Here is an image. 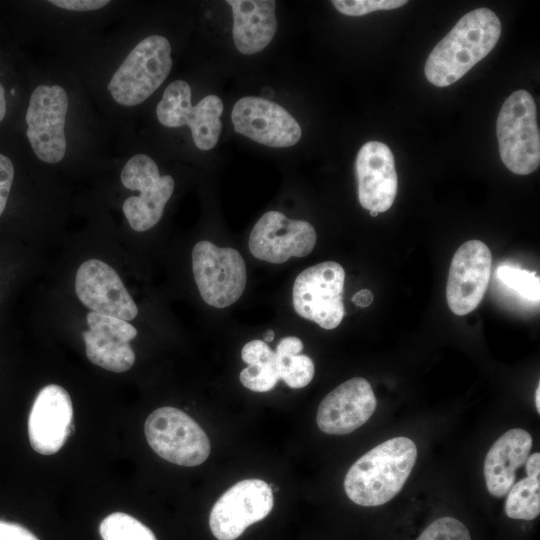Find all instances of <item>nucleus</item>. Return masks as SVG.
I'll return each mask as SVG.
<instances>
[{"instance_id":"obj_18","label":"nucleus","mask_w":540,"mask_h":540,"mask_svg":"<svg viewBox=\"0 0 540 540\" xmlns=\"http://www.w3.org/2000/svg\"><path fill=\"white\" fill-rule=\"evenodd\" d=\"M355 171L360 205L378 213L394 203L398 177L390 148L380 141H368L359 150Z\"/></svg>"},{"instance_id":"obj_28","label":"nucleus","mask_w":540,"mask_h":540,"mask_svg":"<svg viewBox=\"0 0 540 540\" xmlns=\"http://www.w3.org/2000/svg\"><path fill=\"white\" fill-rule=\"evenodd\" d=\"M406 0H334L333 6L347 16H363L377 10L400 8Z\"/></svg>"},{"instance_id":"obj_6","label":"nucleus","mask_w":540,"mask_h":540,"mask_svg":"<svg viewBox=\"0 0 540 540\" xmlns=\"http://www.w3.org/2000/svg\"><path fill=\"white\" fill-rule=\"evenodd\" d=\"M344 282V268L335 261H324L306 268L293 284L294 310L324 329L338 327L345 315Z\"/></svg>"},{"instance_id":"obj_30","label":"nucleus","mask_w":540,"mask_h":540,"mask_svg":"<svg viewBox=\"0 0 540 540\" xmlns=\"http://www.w3.org/2000/svg\"><path fill=\"white\" fill-rule=\"evenodd\" d=\"M0 540H39L24 526L0 520Z\"/></svg>"},{"instance_id":"obj_16","label":"nucleus","mask_w":540,"mask_h":540,"mask_svg":"<svg viewBox=\"0 0 540 540\" xmlns=\"http://www.w3.org/2000/svg\"><path fill=\"white\" fill-rule=\"evenodd\" d=\"M72 420L73 405L68 392L57 384L43 387L28 417L31 447L42 455L55 454L69 437Z\"/></svg>"},{"instance_id":"obj_9","label":"nucleus","mask_w":540,"mask_h":540,"mask_svg":"<svg viewBox=\"0 0 540 540\" xmlns=\"http://www.w3.org/2000/svg\"><path fill=\"white\" fill-rule=\"evenodd\" d=\"M223 112L222 100L216 95H207L197 105L191 104V88L186 81L170 83L156 107L158 121L166 127L188 126L196 147L210 150L220 136Z\"/></svg>"},{"instance_id":"obj_5","label":"nucleus","mask_w":540,"mask_h":540,"mask_svg":"<svg viewBox=\"0 0 540 540\" xmlns=\"http://www.w3.org/2000/svg\"><path fill=\"white\" fill-rule=\"evenodd\" d=\"M146 440L161 458L181 466H197L208 458L211 445L205 431L175 407L154 410L144 425Z\"/></svg>"},{"instance_id":"obj_33","label":"nucleus","mask_w":540,"mask_h":540,"mask_svg":"<svg viewBox=\"0 0 540 540\" xmlns=\"http://www.w3.org/2000/svg\"><path fill=\"white\" fill-rule=\"evenodd\" d=\"M526 463L527 475H540V453L528 456Z\"/></svg>"},{"instance_id":"obj_27","label":"nucleus","mask_w":540,"mask_h":540,"mask_svg":"<svg viewBox=\"0 0 540 540\" xmlns=\"http://www.w3.org/2000/svg\"><path fill=\"white\" fill-rule=\"evenodd\" d=\"M416 540H471V536L458 519L442 517L432 522Z\"/></svg>"},{"instance_id":"obj_22","label":"nucleus","mask_w":540,"mask_h":540,"mask_svg":"<svg viewBox=\"0 0 540 540\" xmlns=\"http://www.w3.org/2000/svg\"><path fill=\"white\" fill-rule=\"evenodd\" d=\"M242 360L248 364L239 375L244 387L255 392L272 390L280 379L275 352L262 340L246 343L241 351Z\"/></svg>"},{"instance_id":"obj_2","label":"nucleus","mask_w":540,"mask_h":540,"mask_svg":"<svg viewBox=\"0 0 540 540\" xmlns=\"http://www.w3.org/2000/svg\"><path fill=\"white\" fill-rule=\"evenodd\" d=\"M417 447L407 437L388 439L361 456L344 478V490L361 506H379L394 498L411 474Z\"/></svg>"},{"instance_id":"obj_19","label":"nucleus","mask_w":540,"mask_h":540,"mask_svg":"<svg viewBox=\"0 0 540 540\" xmlns=\"http://www.w3.org/2000/svg\"><path fill=\"white\" fill-rule=\"evenodd\" d=\"M88 330L83 332L88 359L108 371L121 373L135 362L130 346L137 329L125 320L89 312L86 316Z\"/></svg>"},{"instance_id":"obj_1","label":"nucleus","mask_w":540,"mask_h":540,"mask_svg":"<svg viewBox=\"0 0 540 540\" xmlns=\"http://www.w3.org/2000/svg\"><path fill=\"white\" fill-rule=\"evenodd\" d=\"M501 22L490 9L466 13L430 52L424 67L427 80L446 87L485 58L501 35Z\"/></svg>"},{"instance_id":"obj_37","label":"nucleus","mask_w":540,"mask_h":540,"mask_svg":"<svg viewBox=\"0 0 540 540\" xmlns=\"http://www.w3.org/2000/svg\"><path fill=\"white\" fill-rule=\"evenodd\" d=\"M370 215H371L372 217H376V216L378 215V212H376V211H370Z\"/></svg>"},{"instance_id":"obj_31","label":"nucleus","mask_w":540,"mask_h":540,"mask_svg":"<svg viewBox=\"0 0 540 540\" xmlns=\"http://www.w3.org/2000/svg\"><path fill=\"white\" fill-rule=\"evenodd\" d=\"M49 3L70 11H93L105 7L110 2L107 0H51Z\"/></svg>"},{"instance_id":"obj_24","label":"nucleus","mask_w":540,"mask_h":540,"mask_svg":"<svg viewBox=\"0 0 540 540\" xmlns=\"http://www.w3.org/2000/svg\"><path fill=\"white\" fill-rule=\"evenodd\" d=\"M505 513L517 520H533L540 514V475L527 477L514 484L507 493Z\"/></svg>"},{"instance_id":"obj_4","label":"nucleus","mask_w":540,"mask_h":540,"mask_svg":"<svg viewBox=\"0 0 540 540\" xmlns=\"http://www.w3.org/2000/svg\"><path fill=\"white\" fill-rule=\"evenodd\" d=\"M536 104L525 90L513 92L503 103L496 133L503 164L513 173L528 175L540 163V133Z\"/></svg>"},{"instance_id":"obj_10","label":"nucleus","mask_w":540,"mask_h":540,"mask_svg":"<svg viewBox=\"0 0 540 540\" xmlns=\"http://www.w3.org/2000/svg\"><path fill=\"white\" fill-rule=\"evenodd\" d=\"M67 111L68 95L60 85H39L30 96L26 135L35 155L45 163H58L65 156Z\"/></svg>"},{"instance_id":"obj_25","label":"nucleus","mask_w":540,"mask_h":540,"mask_svg":"<svg viewBox=\"0 0 540 540\" xmlns=\"http://www.w3.org/2000/svg\"><path fill=\"white\" fill-rule=\"evenodd\" d=\"M99 531L103 540H157L147 526L122 512L104 518Z\"/></svg>"},{"instance_id":"obj_34","label":"nucleus","mask_w":540,"mask_h":540,"mask_svg":"<svg viewBox=\"0 0 540 540\" xmlns=\"http://www.w3.org/2000/svg\"><path fill=\"white\" fill-rule=\"evenodd\" d=\"M6 109L5 91L3 86L0 84V122L6 115Z\"/></svg>"},{"instance_id":"obj_21","label":"nucleus","mask_w":540,"mask_h":540,"mask_svg":"<svg viewBox=\"0 0 540 540\" xmlns=\"http://www.w3.org/2000/svg\"><path fill=\"white\" fill-rule=\"evenodd\" d=\"M233 15V40L246 55L263 50L277 29L276 2L273 0H227Z\"/></svg>"},{"instance_id":"obj_13","label":"nucleus","mask_w":540,"mask_h":540,"mask_svg":"<svg viewBox=\"0 0 540 540\" xmlns=\"http://www.w3.org/2000/svg\"><path fill=\"white\" fill-rule=\"evenodd\" d=\"M492 255L480 240H469L455 252L448 273L446 299L459 316L472 312L482 301L491 275Z\"/></svg>"},{"instance_id":"obj_23","label":"nucleus","mask_w":540,"mask_h":540,"mask_svg":"<svg viewBox=\"0 0 540 540\" xmlns=\"http://www.w3.org/2000/svg\"><path fill=\"white\" fill-rule=\"evenodd\" d=\"M302 341L295 336L282 338L276 347V358L280 379L287 386L299 389L307 386L313 379L315 367L312 359L300 354Z\"/></svg>"},{"instance_id":"obj_15","label":"nucleus","mask_w":540,"mask_h":540,"mask_svg":"<svg viewBox=\"0 0 540 540\" xmlns=\"http://www.w3.org/2000/svg\"><path fill=\"white\" fill-rule=\"evenodd\" d=\"M79 300L92 312L133 320L138 308L117 272L105 262L89 259L83 262L75 277Z\"/></svg>"},{"instance_id":"obj_3","label":"nucleus","mask_w":540,"mask_h":540,"mask_svg":"<svg viewBox=\"0 0 540 540\" xmlns=\"http://www.w3.org/2000/svg\"><path fill=\"white\" fill-rule=\"evenodd\" d=\"M172 67L171 45L161 35L147 36L127 55L108 83L113 100L135 106L149 98Z\"/></svg>"},{"instance_id":"obj_7","label":"nucleus","mask_w":540,"mask_h":540,"mask_svg":"<svg viewBox=\"0 0 540 540\" xmlns=\"http://www.w3.org/2000/svg\"><path fill=\"white\" fill-rule=\"evenodd\" d=\"M192 270L199 293L210 306L228 307L245 290L246 265L233 248H220L205 240L196 243L192 250Z\"/></svg>"},{"instance_id":"obj_12","label":"nucleus","mask_w":540,"mask_h":540,"mask_svg":"<svg viewBox=\"0 0 540 540\" xmlns=\"http://www.w3.org/2000/svg\"><path fill=\"white\" fill-rule=\"evenodd\" d=\"M314 227L304 220H293L279 211H268L256 222L248 246L257 259L280 264L291 257H305L316 244Z\"/></svg>"},{"instance_id":"obj_32","label":"nucleus","mask_w":540,"mask_h":540,"mask_svg":"<svg viewBox=\"0 0 540 540\" xmlns=\"http://www.w3.org/2000/svg\"><path fill=\"white\" fill-rule=\"evenodd\" d=\"M373 301V294L368 289H363L355 293L352 297V302L358 307H367Z\"/></svg>"},{"instance_id":"obj_20","label":"nucleus","mask_w":540,"mask_h":540,"mask_svg":"<svg viewBox=\"0 0 540 540\" xmlns=\"http://www.w3.org/2000/svg\"><path fill=\"white\" fill-rule=\"evenodd\" d=\"M532 437L521 428L510 429L489 449L484 461L487 490L495 497L506 495L515 482L516 470L527 460Z\"/></svg>"},{"instance_id":"obj_26","label":"nucleus","mask_w":540,"mask_h":540,"mask_svg":"<svg viewBox=\"0 0 540 540\" xmlns=\"http://www.w3.org/2000/svg\"><path fill=\"white\" fill-rule=\"evenodd\" d=\"M497 278L520 296L539 301L540 280L535 272L511 266H500L496 271Z\"/></svg>"},{"instance_id":"obj_14","label":"nucleus","mask_w":540,"mask_h":540,"mask_svg":"<svg viewBox=\"0 0 540 540\" xmlns=\"http://www.w3.org/2000/svg\"><path fill=\"white\" fill-rule=\"evenodd\" d=\"M231 119L237 133L269 147L293 146L302 134L300 125L286 109L262 97L239 99Z\"/></svg>"},{"instance_id":"obj_36","label":"nucleus","mask_w":540,"mask_h":540,"mask_svg":"<svg viewBox=\"0 0 540 540\" xmlns=\"http://www.w3.org/2000/svg\"><path fill=\"white\" fill-rule=\"evenodd\" d=\"M274 332L272 330H268L264 336V342H270L274 339Z\"/></svg>"},{"instance_id":"obj_29","label":"nucleus","mask_w":540,"mask_h":540,"mask_svg":"<svg viewBox=\"0 0 540 540\" xmlns=\"http://www.w3.org/2000/svg\"><path fill=\"white\" fill-rule=\"evenodd\" d=\"M13 178L14 166L12 161L0 153V216L6 207Z\"/></svg>"},{"instance_id":"obj_8","label":"nucleus","mask_w":540,"mask_h":540,"mask_svg":"<svg viewBox=\"0 0 540 540\" xmlns=\"http://www.w3.org/2000/svg\"><path fill=\"white\" fill-rule=\"evenodd\" d=\"M120 179L125 188L140 192L128 197L122 205L130 227L136 232L151 229L161 219L173 194V177L160 175L156 162L150 156L136 154L122 168Z\"/></svg>"},{"instance_id":"obj_17","label":"nucleus","mask_w":540,"mask_h":540,"mask_svg":"<svg viewBox=\"0 0 540 540\" xmlns=\"http://www.w3.org/2000/svg\"><path fill=\"white\" fill-rule=\"evenodd\" d=\"M376 406L370 383L362 377L351 378L324 397L317 410L316 422L326 434L345 435L365 424Z\"/></svg>"},{"instance_id":"obj_11","label":"nucleus","mask_w":540,"mask_h":540,"mask_svg":"<svg viewBox=\"0 0 540 540\" xmlns=\"http://www.w3.org/2000/svg\"><path fill=\"white\" fill-rule=\"evenodd\" d=\"M273 491L261 479H245L230 487L214 504L209 526L218 540H235L273 508Z\"/></svg>"},{"instance_id":"obj_35","label":"nucleus","mask_w":540,"mask_h":540,"mask_svg":"<svg viewBox=\"0 0 540 540\" xmlns=\"http://www.w3.org/2000/svg\"><path fill=\"white\" fill-rule=\"evenodd\" d=\"M535 405L537 412L540 413V384L538 383L535 391Z\"/></svg>"}]
</instances>
